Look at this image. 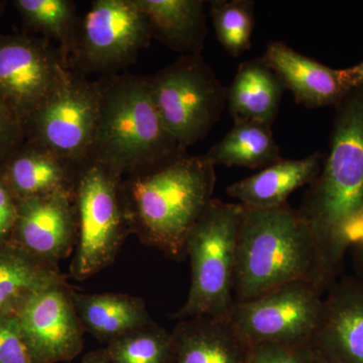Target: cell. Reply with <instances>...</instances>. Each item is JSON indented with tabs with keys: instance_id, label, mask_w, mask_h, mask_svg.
Listing matches in <instances>:
<instances>
[{
	"instance_id": "6da1fadb",
	"label": "cell",
	"mask_w": 363,
	"mask_h": 363,
	"mask_svg": "<svg viewBox=\"0 0 363 363\" xmlns=\"http://www.w3.org/2000/svg\"><path fill=\"white\" fill-rule=\"evenodd\" d=\"M335 108L328 155L298 209L314 247L311 283L321 294L336 283L363 230V88Z\"/></svg>"
},
{
	"instance_id": "7a4b0ae2",
	"label": "cell",
	"mask_w": 363,
	"mask_h": 363,
	"mask_svg": "<svg viewBox=\"0 0 363 363\" xmlns=\"http://www.w3.org/2000/svg\"><path fill=\"white\" fill-rule=\"evenodd\" d=\"M215 183V167L187 150L123 177L131 233L172 259H184L191 229L213 200Z\"/></svg>"
},
{
	"instance_id": "3957f363",
	"label": "cell",
	"mask_w": 363,
	"mask_h": 363,
	"mask_svg": "<svg viewBox=\"0 0 363 363\" xmlns=\"http://www.w3.org/2000/svg\"><path fill=\"white\" fill-rule=\"evenodd\" d=\"M92 157L121 175L186 152L164 128L150 78L124 73L104 76Z\"/></svg>"
},
{
	"instance_id": "277c9868",
	"label": "cell",
	"mask_w": 363,
	"mask_h": 363,
	"mask_svg": "<svg viewBox=\"0 0 363 363\" xmlns=\"http://www.w3.org/2000/svg\"><path fill=\"white\" fill-rule=\"evenodd\" d=\"M314 247L309 227L289 203L245 207L238 241L234 302H247L295 281L311 283Z\"/></svg>"
},
{
	"instance_id": "5b68a950",
	"label": "cell",
	"mask_w": 363,
	"mask_h": 363,
	"mask_svg": "<svg viewBox=\"0 0 363 363\" xmlns=\"http://www.w3.org/2000/svg\"><path fill=\"white\" fill-rule=\"evenodd\" d=\"M245 207L213 199L186 241L191 286L178 320L194 317L226 319L234 304L238 241Z\"/></svg>"
},
{
	"instance_id": "8992f818",
	"label": "cell",
	"mask_w": 363,
	"mask_h": 363,
	"mask_svg": "<svg viewBox=\"0 0 363 363\" xmlns=\"http://www.w3.org/2000/svg\"><path fill=\"white\" fill-rule=\"evenodd\" d=\"M123 182V175L95 157L78 166L72 192L77 245L70 266L76 281L111 266L131 234Z\"/></svg>"
},
{
	"instance_id": "52a82bcc",
	"label": "cell",
	"mask_w": 363,
	"mask_h": 363,
	"mask_svg": "<svg viewBox=\"0 0 363 363\" xmlns=\"http://www.w3.org/2000/svg\"><path fill=\"white\" fill-rule=\"evenodd\" d=\"M149 78L164 128L182 149L203 140L225 109L227 88L202 55H184Z\"/></svg>"
},
{
	"instance_id": "ba28073f",
	"label": "cell",
	"mask_w": 363,
	"mask_h": 363,
	"mask_svg": "<svg viewBox=\"0 0 363 363\" xmlns=\"http://www.w3.org/2000/svg\"><path fill=\"white\" fill-rule=\"evenodd\" d=\"M101 97V81L69 68L26 121V140L79 166L92 156Z\"/></svg>"
},
{
	"instance_id": "9c48e42d",
	"label": "cell",
	"mask_w": 363,
	"mask_h": 363,
	"mask_svg": "<svg viewBox=\"0 0 363 363\" xmlns=\"http://www.w3.org/2000/svg\"><path fill=\"white\" fill-rule=\"evenodd\" d=\"M324 314L323 294L295 281L247 302H234L226 319L250 346L313 345Z\"/></svg>"
},
{
	"instance_id": "30bf717a",
	"label": "cell",
	"mask_w": 363,
	"mask_h": 363,
	"mask_svg": "<svg viewBox=\"0 0 363 363\" xmlns=\"http://www.w3.org/2000/svg\"><path fill=\"white\" fill-rule=\"evenodd\" d=\"M152 39L149 21L138 0H95L81 23L69 68L82 75H113L135 62Z\"/></svg>"
},
{
	"instance_id": "8fae6325",
	"label": "cell",
	"mask_w": 363,
	"mask_h": 363,
	"mask_svg": "<svg viewBox=\"0 0 363 363\" xmlns=\"http://www.w3.org/2000/svg\"><path fill=\"white\" fill-rule=\"evenodd\" d=\"M68 69L45 38L0 35V96L23 126Z\"/></svg>"
},
{
	"instance_id": "7c38bea8",
	"label": "cell",
	"mask_w": 363,
	"mask_h": 363,
	"mask_svg": "<svg viewBox=\"0 0 363 363\" xmlns=\"http://www.w3.org/2000/svg\"><path fill=\"white\" fill-rule=\"evenodd\" d=\"M67 283L33 295L16 313L33 363L69 362L80 354L84 329Z\"/></svg>"
},
{
	"instance_id": "4fadbf2b",
	"label": "cell",
	"mask_w": 363,
	"mask_h": 363,
	"mask_svg": "<svg viewBox=\"0 0 363 363\" xmlns=\"http://www.w3.org/2000/svg\"><path fill=\"white\" fill-rule=\"evenodd\" d=\"M18 216L9 242L45 264L58 266L77 245L70 193L16 200Z\"/></svg>"
},
{
	"instance_id": "5bb4252c",
	"label": "cell",
	"mask_w": 363,
	"mask_h": 363,
	"mask_svg": "<svg viewBox=\"0 0 363 363\" xmlns=\"http://www.w3.org/2000/svg\"><path fill=\"white\" fill-rule=\"evenodd\" d=\"M328 292L313 345L337 362L363 363V285L357 279H344Z\"/></svg>"
},
{
	"instance_id": "9a60e30c",
	"label": "cell",
	"mask_w": 363,
	"mask_h": 363,
	"mask_svg": "<svg viewBox=\"0 0 363 363\" xmlns=\"http://www.w3.org/2000/svg\"><path fill=\"white\" fill-rule=\"evenodd\" d=\"M262 59L293 93L296 102L307 108L336 106L350 92L341 83L338 70L304 56L286 43H269Z\"/></svg>"
},
{
	"instance_id": "2e32d148",
	"label": "cell",
	"mask_w": 363,
	"mask_h": 363,
	"mask_svg": "<svg viewBox=\"0 0 363 363\" xmlns=\"http://www.w3.org/2000/svg\"><path fill=\"white\" fill-rule=\"evenodd\" d=\"M77 164L26 140L0 164V179L16 200L73 192Z\"/></svg>"
},
{
	"instance_id": "e0dca14e",
	"label": "cell",
	"mask_w": 363,
	"mask_h": 363,
	"mask_svg": "<svg viewBox=\"0 0 363 363\" xmlns=\"http://www.w3.org/2000/svg\"><path fill=\"white\" fill-rule=\"evenodd\" d=\"M323 160L321 152H313L304 159H281L255 175L231 184L226 194L250 209L281 206L296 190L316 180Z\"/></svg>"
},
{
	"instance_id": "ac0fdd59",
	"label": "cell",
	"mask_w": 363,
	"mask_h": 363,
	"mask_svg": "<svg viewBox=\"0 0 363 363\" xmlns=\"http://www.w3.org/2000/svg\"><path fill=\"white\" fill-rule=\"evenodd\" d=\"M172 335L176 363H248L250 346L227 319L194 317L179 320Z\"/></svg>"
},
{
	"instance_id": "d6986e66",
	"label": "cell",
	"mask_w": 363,
	"mask_h": 363,
	"mask_svg": "<svg viewBox=\"0 0 363 363\" xmlns=\"http://www.w3.org/2000/svg\"><path fill=\"white\" fill-rule=\"evenodd\" d=\"M72 301L85 332L101 342L154 322L142 298L128 294H83L71 291Z\"/></svg>"
},
{
	"instance_id": "ffe728a7",
	"label": "cell",
	"mask_w": 363,
	"mask_h": 363,
	"mask_svg": "<svg viewBox=\"0 0 363 363\" xmlns=\"http://www.w3.org/2000/svg\"><path fill=\"white\" fill-rule=\"evenodd\" d=\"M285 91L281 79L262 57L242 62L227 88L226 105L233 123L257 121L272 126Z\"/></svg>"
},
{
	"instance_id": "44dd1931",
	"label": "cell",
	"mask_w": 363,
	"mask_h": 363,
	"mask_svg": "<svg viewBox=\"0 0 363 363\" xmlns=\"http://www.w3.org/2000/svg\"><path fill=\"white\" fill-rule=\"evenodd\" d=\"M152 38L173 51L201 55L207 35L205 2L201 0H138Z\"/></svg>"
},
{
	"instance_id": "7402d4cb",
	"label": "cell",
	"mask_w": 363,
	"mask_h": 363,
	"mask_svg": "<svg viewBox=\"0 0 363 363\" xmlns=\"http://www.w3.org/2000/svg\"><path fill=\"white\" fill-rule=\"evenodd\" d=\"M67 283L58 266L30 257L13 243L0 245V314L18 313L35 294Z\"/></svg>"
},
{
	"instance_id": "603a6c76",
	"label": "cell",
	"mask_w": 363,
	"mask_h": 363,
	"mask_svg": "<svg viewBox=\"0 0 363 363\" xmlns=\"http://www.w3.org/2000/svg\"><path fill=\"white\" fill-rule=\"evenodd\" d=\"M203 157L212 166L264 169L281 161L272 126L257 121L234 123L225 136Z\"/></svg>"
},
{
	"instance_id": "cb8c5ba5",
	"label": "cell",
	"mask_w": 363,
	"mask_h": 363,
	"mask_svg": "<svg viewBox=\"0 0 363 363\" xmlns=\"http://www.w3.org/2000/svg\"><path fill=\"white\" fill-rule=\"evenodd\" d=\"M13 4L26 25L42 33L45 39L59 43V51L68 65L82 23L75 4L71 0H16Z\"/></svg>"
},
{
	"instance_id": "d4e9b609",
	"label": "cell",
	"mask_w": 363,
	"mask_h": 363,
	"mask_svg": "<svg viewBox=\"0 0 363 363\" xmlns=\"http://www.w3.org/2000/svg\"><path fill=\"white\" fill-rule=\"evenodd\" d=\"M104 350L108 363H176L172 332L155 321L117 338Z\"/></svg>"
},
{
	"instance_id": "484cf974",
	"label": "cell",
	"mask_w": 363,
	"mask_h": 363,
	"mask_svg": "<svg viewBox=\"0 0 363 363\" xmlns=\"http://www.w3.org/2000/svg\"><path fill=\"white\" fill-rule=\"evenodd\" d=\"M217 40L229 55L238 58L252 48L255 28L252 0H214L210 2Z\"/></svg>"
},
{
	"instance_id": "4316f807",
	"label": "cell",
	"mask_w": 363,
	"mask_h": 363,
	"mask_svg": "<svg viewBox=\"0 0 363 363\" xmlns=\"http://www.w3.org/2000/svg\"><path fill=\"white\" fill-rule=\"evenodd\" d=\"M0 363H33L16 313L0 314Z\"/></svg>"
},
{
	"instance_id": "83f0119b",
	"label": "cell",
	"mask_w": 363,
	"mask_h": 363,
	"mask_svg": "<svg viewBox=\"0 0 363 363\" xmlns=\"http://www.w3.org/2000/svg\"><path fill=\"white\" fill-rule=\"evenodd\" d=\"M314 345L259 344L250 346L248 363H318Z\"/></svg>"
},
{
	"instance_id": "f1b7e54d",
	"label": "cell",
	"mask_w": 363,
	"mask_h": 363,
	"mask_svg": "<svg viewBox=\"0 0 363 363\" xmlns=\"http://www.w3.org/2000/svg\"><path fill=\"white\" fill-rule=\"evenodd\" d=\"M26 142L23 123L0 96V164Z\"/></svg>"
},
{
	"instance_id": "f546056e",
	"label": "cell",
	"mask_w": 363,
	"mask_h": 363,
	"mask_svg": "<svg viewBox=\"0 0 363 363\" xmlns=\"http://www.w3.org/2000/svg\"><path fill=\"white\" fill-rule=\"evenodd\" d=\"M18 216L16 198L0 179V245L11 240Z\"/></svg>"
},
{
	"instance_id": "4dcf8cb0",
	"label": "cell",
	"mask_w": 363,
	"mask_h": 363,
	"mask_svg": "<svg viewBox=\"0 0 363 363\" xmlns=\"http://www.w3.org/2000/svg\"><path fill=\"white\" fill-rule=\"evenodd\" d=\"M339 78L348 91L363 88V61L350 68L340 69Z\"/></svg>"
},
{
	"instance_id": "1f68e13d",
	"label": "cell",
	"mask_w": 363,
	"mask_h": 363,
	"mask_svg": "<svg viewBox=\"0 0 363 363\" xmlns=\"http://www.w3.org/2000/svg\"><path fill=\"white\" fill-rule=\"evenodd\" d=\"M352 247L354 248L353 255H354V264L358 274L357 279L363 285V230Z\"/></svg>"
},
{
	"instance_id": "d6a6232c",
	"label": "cell",
	"mask_w": 363,
	"mask_h": 363,
	"mask_svg": "<svg viewBox=\"0 0 363 363\" xmlns=\"http://www.w3.org/2000/svg\"><path fill=\"white\" fill-rule=\"evenodd\" d=\"M81 363H108V360L105 350H100L86 354Z\"/></svg>"
},
{
	"instance_id": "836d02e7",
	"label": "cell",
	"mask_w": 363,
	"mask_h": 363,
	"mask_svg": "<svg viewBox=\"0 0 363 363\" xmlns=\"http://www.w3.org/2000/svg\"><path fill=\"white\" fill-rule=\"evenodd\" d=\"M318 363H342V362H337V360H335V359H332V358L324 357V355L320 354V353H319V358H318Z\"/></svg>"
},
{
	"instance_id": "e575fe53",
	"label": "cell",
	"mask_w": 363,
	"mask_h": 363,
	"mask_svg": "<svg viewBox=\"0 0 363 363\" xmlns=\"http://www.w3.org/2000/svg\"><path fill=\"white\" fill-rule=\"evenodd\" d=\"M4 6H6V2L0 1V14L4 11Z\"/></svg>"
}]
</instances>
